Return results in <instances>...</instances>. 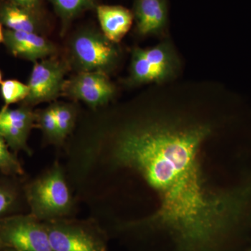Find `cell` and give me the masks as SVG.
Segmentation results:
<instances>
[{
  "instance_id": "cell-1",
  "label": "cell",
  "mask_w": 251,
  "mask_h": 251,
  "mask_svg": "<svg viewBox=\"0 0 251 251\" xmlns=\"http://www.w3.org/2000/svg\"><path fill=\"white\" fill-rule=\"evenodd\" d=\"M207 125L153 123L117 137L112 158L156 191L159 206L148 224L165 229L179 251H214L240 211L241 195L212 190L200 163Z\"/></svg>"
},
{
  "instance_id": "cell-2",
  "label": "cell",
  "mask_w": 251,
  "mask_h": 251,
  "mask_svg": "<svg viewBox=\"0 0 251 251\" xmlns=\"http://www.w3.org/2000/svg\"><path fill=\"white\" fill-rule=\"evenodd\" d=\"M24 190L29 214L42 222L63 219L72 213L74 198L57 162L25 184Z\"/></svg>"
},
{
  "instance_id": "cell-3",
  "label": "cell",
  "mask_w": 251,
  "mask_h": 251,
  "mask_svg": "<svg viewBox=\"0 0 251 251\" xmlns=\"http://www.w3.org/2000/svg\"><path fill=\"white\" fill-rule=\"evenodd\" d=\"M179 67L177 54L169 41L150 49L136 48L132 52L128 83L138 85L166 82L175 76Z\"/></svg>"
},
{
  "instance_id": "cell-4",
  "label": "cell",
  "mask_w": 251,
  "mask_h": 251,
  "mask_svg": "<svg viewBox=\"0 0 251 251\" xmlns=\"http://www.w3.org/2000/svg\"><path fill=\"white\" fill-rule=\"evenodd\" d=\"M0 244L17 251H52L45 224L30 214L0 219Z\"/></svg>"
},
{
  "instance_id": "cell-5",
  "label": "cell",
  "mask_w": 251,
  "mask_h": 251,
  "mask_svg": "<svg viewBox=\"0 0 251 251\" xmlns=\"http://www.w3.org/2000/svg\"><path fill=\"white\" fill-rule=\"evenodd\" d=\"M44 223L52 251H106L100 234L88 223L66 218Z\"/></svg>"
},
{
  "instance_id": "cell-6",
  "label": "cell",
  "mask_w": 251,
  "mask_h": 251,
  "mask_svg": "<svg viewBox=\"0 0 251 251\" xmlns=\"http://www.w3.org/2000/svg\"><path fill=\"white\" fill-rule=\"evenodd\" d=\"M117 44L103 34L84 31L77 34L72 44V55L83 72H101L106 74L115 67L120 52Z\"/></svg>"
},
{
  "instance_id": "cell-7",
  "label": "cell",
  "mask_w": 251,
  "mask_h": 251,
  "mask_svg": "<svg viewBox=\"0 0 251 251\" xmlns=\"http://www.w3.org/2000/svg\"><path fill=\"white\" fill-rule=\"evenodd\" d=\"M67 68L65 63L57 59L36 62L27 84L29 94L25 103L34 105L57 98L63 90Z\"/></svg>"
},
{
  "instance_id": "cell-8",
  "label": "cell",
  "mask_w": 251,
  "mask_h": 251,
  "mask_svg": "<svg viewBox=\"0 0 251 251\" xmlns=\"http://www.w3.org/2000/svg\"><path fill=\"white\" fill-rule=\"evenodd\" d=\"M62 91L71 97L97 108L108 103L113 97L115 87L105 73L83 72L64 82Z\"/></svg>"
},
{
  "instance_id": "cell-9",
  "label": "cell",
  "mask_w": 251,
  "mask_h": 251,
  "mask_svg": "<svg viewBox=\"0 0 251 251\" xmlns=\"http://www.w3.org/2000/svg\"><path fill=\"white\" fill-rule=\"evenodd\" d=\"M36 120L35 112L28 107L11 109L4 105L0 110V135L16 154L21 151L32 153L27 139Z\"/></svg>"
},
{
  "instance_id": "cell-10",
  "label": "cell",
  "mask_w": 251,
  "mask_h": 251,
  "mask_svg": "<svg viewBox=\"0 0 251 251\" xmlns=\"http://www.w3.org/2000/svg\"><path fill=\"white\" fill-rule=\"evenodd\" d=\"M4 43L15 56L35 62L55 52L53 44L36 32L8 29L4 33Z\"/></svg>"
},
{
  "instance_id": "cell-11",
  "label": "cell",
  "mask_w": 251,
  "mask_h": 251,
  "mask_svg": "<svg viewBox=\"0 0 251 251\" xmlns=\"http://www.w3.org/2000/svg\"><path fill=\"white\" fill-rule=\"evenodd\" d=\"M135 18L137 31L140 35L161 34L168 23L166 0H137Z\"/></svg>"
},
{
  "instance_id": "cell-12",
  "label": "cell",
  "mask_w": 251,
  "mask_h": 251,
  "mask_svg": "<svg viewBox=\"0 0 251 251\" xmlns=\"http://www.w3.org/2000/svg\"><path fill=\"white\" fill-rule=\"evenodd\" d=\"M97 11L103 35L112 43L120 42L131 27L133 14L122 6L107 5L99 6Z\"/></svg>"
},
{
  "instance_id": "cell-13",
  "label": "cell",
  "mask_w": 251,
  "mask_h": 251,
  "mask_svg": "<svg viewBox=\"0 0 251 251\" xmlns=\"http://www.w3.org/2000/svg\"><path fill=\"white\" fill-rule=\"evenodd\" d=\"M21 176L0 174V219L23 214L25 205H27L24 186Z\"/></svg>"
},
{
  "instance_id": "cell-14",
  "label": "cell",
  "mask_w": 251,
  "mask_h": 251,
  "mask_svg": "<svg viewBox=\"0 0 251 251\" xmlns=\"http://www.w3.org/2000/svg\"><path fill=\"white\" fill-rule=\"evenodd\" d=\"M1 22L10 30L35 32L36 25L31 12L16 4L5 6L1 12Z\"/></svg>"
},
{
  "instance_id": "cell-15",
  "label": "cell",
  "mask_w": 251,
  "mask_h": 251,
  "mask_svg": "<svg viewBox=\"0 0 251 251\" xmlns=\"http://www.w3.org/2000/svg\"><path fill=\"white\" fill-rule=\"evenodd\" d=\"M0 174L12 176H22L25 175L21 161L13 152L2 137L0 135Z\"/></svg>"
},
{
  "instance_id": "cell-16",
  "label": "cell",
  "mask_w": 251,
  "mask_h": 251,
  "mask_svg": "<svg viewBox=\"0 0 251 251\" xmlns=\"http://www.w3.org/2000/svg\"><path fill=\"white\" fill-rule=\"evenodd\" d=\"M50 107L55 117L59 135L63 142L74 128L76 112L72 105L69 104L57 103Z\"/></svg>"
},
{
  "instance_id": "cell-17",
  "label": "cell",
  "mask_w": 251,
  "mask_h": 251,
  "mask_svg": "<svg viewBox=\"0 0 251 251\" xmlns=\"http://www.w3.org/2000/svg\"><path fill=\"white\" fill-rule=\"evenodd\" d=\"M36 123L39 125L46 140L50 143L59 145L62 143L59 135L58 126L51 107L36 112Z\"/></svg>"
},
{
  "instance_id": "cell-18",
  "label": "cell",
  "mask_w": 251,
  "mask_h": 251,
  "mask_svg": "<svg viewBox=\"0 0 251 251\" xmlns=\"http://www.w3.org/2000/svg\"><path fill=\"white\" fill-rule=\"evenodd\" d=\"M1 97L4 99L5 105L25 100L29 94V87L20 81L8 80L1 82Z\"/></svg>"
},
{
  "instance_id": "cell-19",
  "label": "cell",
  "mask_w": 251,
  "mask_h": 251,
  "mask_svg": "<svg viewBox=\"0 0 251 251\" xmlns=\"http://www.w3.org/2000/svg\"><path fill=\"white\" fill-rule=\"evenodd\" d=\"M59 14L66 18L72 17L88 7L92 0H51Z\"/></svg>"
},
{
  "instance_id": "cell-20",
  "label": "cell",
  "mask_w": 251,
  "mask_h": 251,
  "mask_svg": "<svg viewBox=\"0 0 251 251\" xmlns=\"http://www.w3.org/2000/svg\"><path fill=\"white\" fill-rule=\"evenodd\" d=\"M11 1H13L14 4L31 13L35 11L39 4V0H11Z\"/></svg>"
},
{
  "instance_id": "cell-21",
  "label": "cell",
  "mask_w": 251,
  "mask_h": 251,
  "mask_svg": "<svg viewBox=\"0 0 251 251\" xmlns=\"http://www.w3.org/2000/svg\"><path fill=\"white\" fill-rule=\"evenodd\" d=\"M4 41V33H3L2 27L1 25L0 24V43Z\"/></svg>"
},
{
  "instance_id": "cell-22",
  "label": "cell",
  "mask_w": 251,
  "mask_h": 251,
  "mask_svg": "<svg viewBox=\"0 0 251 251\" xmlns=\"http://www.w3.org/2000/svg\"><path fill=\"white\" fill-rule=\"evenodd\" d=\"M1 251H17L16 250H14V249H9V248H4V249H3Z\"/></svg>"
},
{
  "instance_id": "cell-23",
  "label": "cell",
  "mask_w": 251,
  "mask_h": 251,
  "mask_svg": "<svg viewBox=\"0 0 251 251\" xmlns=\"http://www.w3.org/2000/svg\"><path fill=\"white\" fill-rule=\"evenodd\" d=\"M1 79H2V75H1V73L0 72V84L1 83Z\"/></svg>"
},
{
  "instance_id": "cell-24",
  "label": "cell",
  "mask_w": 251,
  "mask_h": 251,
  "mask_svg": "<svg viewBox=\"0 0 251 251\" xmlns=\"http://www.w3.org/2000/svg\"><path fill=\"white\" fill-rule=\"evenodd\" d=\"M3 249H4V248L1 245V244H0V251L2 250Z\"/></svg>"
}]
</instances>
